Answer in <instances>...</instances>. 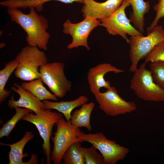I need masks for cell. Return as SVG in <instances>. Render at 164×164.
I'll return each instance as SVG.
<instances>
[{
  "mask_svg": "<svg viewBox=\"0 0 164 164\" xmlns=\"http://www.w3.org/2000/svg\"><path fill=\"white\" fill-rule=\"evenodd\" d=\"M28 14L23 13L16 8H8L7 11L11 20L19 25L27 34L28 45L46 51L50 35L47 32V19L39 15L33 7Z\"/></svg>",
  "mask_w": 164,
  "mask_h": 164,
  "instance_id": "cell-1",
  "label": "cell"
},
{
  "mask_svg": "<svg viewBox=\"0 0 164 164\" xmlns=\"http://www.w3.org/2000/svg\"><path fill=\"white\" fill-rule=\"evenodd\" d=\"M15 59L19 65L14 71V75L25 81L41 78L39 68L48 61L43 51L36 47L28 45L22 49Z\"/></svg>",
  "mask_w": 164,
  "mask_h": 164,
  "instance_id": "cell-2",
  "label": "cell"
},
{
  "mask_svg": "<svg viewBox=\"0 0 164 164\" xmlns=\"http://www.w3.org/2000/svg\"><path fill=\"white\" fill-rule=\"evenodd\" d=\"M145 62L134 72L130 87L139 98L145 101H164V89L154 81L150 70L146 68Z\"/></svg>",
  "mask_w": 164,
  "mask_h": 164,
  "instance_id": "cell-3",
  "label": "cell"
},
{
  "mask_svg": "<svg viewBox=\"0 0 164 164\" xmlns=\"http://www.w3.org/2000/svg\"><path fill=\"white\" fill-rule=\"evenodd\" d=\"M143 36H130L129 56L131 64L129 71L133 73L137 69L139 60L145 56L157 44L164 41V30L162 25H157Z\"/></svg>",
  "mask_w": 164,
  "mask_h": 164,
  "instance_id": "cell-4",
  "label": "cell"
},
{
  "mask_svg": "<svg viewBox=\"0 0 164 164\" xmlns=\"http://www.w3.org/2000/svg\"><path fill=\"white\" fill-rule=\"evenodd\" d=\"M56 124L57 128L54 136L51 138L54 144L51 159L54 164H59L64 152L72 144L77 142H83L79 137L84 133L63 117Z\"/></svg>",
  "mask_w": 164,
  "mask_h": 164,
  "instance_id": "cell-5",
  "label": "cell"
},
{
  "mask_svg": "<svg viewBox=\"0 0 164 164\" xmlns=\"http://www.w3.org/2000/svg\"><path fill=\"white\" fill-rule=\"evenodd\" d=\"M63 114L59 112H53L50 109L43 110L38 114L29 113L25 114L21 120L28 121L34 125L43 140L42 146L44 153L46 156V163L51 164V151L50 139L52 128L55 124L63 117Z\"/></svg>",
  "mask_w": 164,
  "mask_h": 164,
  "instance_id": "cell-6",
  "label": "cell"
},
{
  "mask_svg": "<svg viewBox=\"0 0 164 164\" xmlns=\"http://www.w3.org/2000/svg\"><path fill=\"white\" fill-rule=\"evenodd\" d=\"M63 63H47L39 69L41 78L57 97L63 98L71 90L72 82L65 76Z\"/></svg>",
  "mask_w": 164,
  "mask_h": 164,
  "instance_id": "cell-7",
  "label": "cell"
},
{
  "mask_svg": "<svg viewBox=\"0 0 164 164\" xmlns=\"http://www.w3.org/2000/svg\"><path fill=\"white\" fill-rule=\"evenodd\" d=\"M79 138L96 147L103 156L104 164H115L123 160L129 152L127 148L108 139L101 132L84 133Z\"/></svg>",
  "mask_w": 164,
  "mask_h": 164,
  "instance_id": "cell-8",
  "label": "cell"
},
{
  "mask_svg": "<svg viewBox=\"0 0 164 164\" xmlns=\"http://www.w3.org/2000/svg\"><path fill=\"white\" fill-rule=\"evenodd\" d=\"M130 5L128 0H123L120 7L109 17L100 20L101 26L106 28L109 34L120 36L128 44L129 39L128 35L143 36L142 33L131 24L126 16L125 10Z\"/></svg>",
  "mask_w": 164,
  "mask_h": 164,
  "instance_id": "cell-9",
  "label": "cell"
},
{
  "mask_svg": "<svg viewBox=\"0 0 164 164\" xmlns=\"http://www.w3.org/2000/svg\"><path fill=\"white\" fill-rule=\"evenodd\" d=\"M94 95L100 109L108 116L114 117L124 114L137 109L134 102L127 101L122 98L114 87L111 86L106 91H100Z\"/></svg>",
  "mask_w": 164,
  "mask_h": 164,
  "instance_id": "cell-10",
  "label": "cell"
},
{
  "mask_svg": "<svg viewBox=\"0 0 164 164\" xmlns=\"http://www.w3.org/2000/svg\"><path fill=\"white\" fill-rule=\"evenodd\" d=\"M98 26H101L100 20L89 16L77 23H72L70 19H67L63 23V31L72 37V41L67 46V48L71 49L83 46L90 50L87 43L88 36L92 30Z\"/></svg>",
  "mask_w": 164,
  "mask_h": 164,
  "instance_id": "cell-11",
  "label": "cell"
},
{
  "mask_svg": "<svg viewBox=\"0 0 164 164\" xmlns=\"http://www.w3.org/2000/svg\"><path fill=\"white\" fill-rule=\"evenodd\" d=\"M111 72L117 73L124 71L108 63L99 64L89 69L87 79L90 91L94 95L100 92L101 88L107 89L111 87L110 82L106 80L104 77L107 73Z\"/></svg>",
  "mask_w": 164,
  "mask_h": 164,
  "instance_id": "cell-12",
  "label": "cell"
},
{
  "mask_svg": "<svg viewBox=\"0 0 164 164\" xmlns=\"http://www.w3.org/2000/svg\"><path fill=\"white\" fill-rule=\"evenodd\" d=\"M123 0H107L99 2L94 0H83L81 12L84 18L89 16L100 20L107 19L121 5Z\"/></svg>",
  "mask_w": 164,
  "mask_h": 164,
  "instance_id": "cell-13",
  "label": "cell"
},
{
  "mask_svg": "<svg viewBox=\"0 0 164 164\" xmlns=\"http://www.w3.org/2000/svg\"><path fill=\"white\" fill-rule=\"evenodd\" d=\"M11 89L20 96L17 101H15L13 95L11 96L7 103L8 107L12 109L16 107H23L32 110L36 114L40 113L46 109L42 101L34 95L23 88L21 85L17 83L13 84Z\"/></svg>",
  "mask_w": 164,
  "mask_h": 164,
  "instance_id": "cell-14",
  "label": "cell"
},
{
  "mask_svg": "<svg viewBox=\"0 0 164 164\" xmlns=\"http://www.w3.org/2000/svg\"><path fill=\"white\" fill-rule=\"evenodd\" d=\"M34 135L31 131L27 132L23 137L19 141L11 144L1 143L0 144L10 147V150L9 152V164H37L38 162L36 155L32 154L30 159L25 162L22 161L23 158L27 156L28 154H24L23 150L26 143L32 139Z\"/></svg>",
  "mask_w": 164,
  "mask_h": 164,
  "instance_id": "cell-15",
  "label": "cell"
},
{
  "mask_svg": "<svg viewBox=\"0 0 164 164\" xmlns=\"http://www.w3.org/2000/svg\"><path fill=\"white\" fill-rule=\"evenodd\" d=\"M132 7V11L130 14L129 20L133 23L134 26L142 33L144 32V15L148 13L150 9L149 1L144 0H128Z\"/></svg>",
  "mask_w": 164,
  "mask_h": 164,
  "instance_id": "cell-16",
  "label": "cell"
},
{
  "mask_svg": "<svg viewBox=\"0 0 164 164\" xmlns=\"http://www.w3.org/2000/svg\"><path fill=\"white\" fill-rule=\"evenodd\" d=\"M88 97L85 95H81L77 99L69 101L53 102L48 100L42 101L46 109H54L62 113L66 120L69 121L70 119L71 112L75 108L81 106L88 101Z\"/></svg>",
  "mask_w": 164,
  "mask_h": 164,
  "instance_id": "cell-17",
  "label": "cell"
},
{
  "mask_svg": "<svg viewBox=\"0 0 164 164\" xmlns=\"http://www.w3.org/2000/svg\"><path fill=\"white\" fill-rule=\"evenodd\" d=\"M95 106L93 102L85 103L79 109L73 111L69 121L74 127H85L89 131L92 129L90 124V117Z\"/></svg>",
  "mask_w": 164,
  "mask_h": 164,
  "instance_id": "cell-18",
  "label": "cell"
},
{
  "mask_svg": "<svg viewBox=\"0 0 164 164\" xmlns=\"http://www.w3.org/2000/svg\"><path fill=\"white\" fill-rule=\"evenodd\" d=\"M41 78L28 82H22L21 85L25 90L29 91L40 101L51 100L58 101L57 97L48 91L44 86Z\"/></svg>",
  "mask_w": 164,
  "mask_h": 164,
  "instance_id": "cell-19",
  "label": "cell"
},
{
  "mask_svg": "<svg viewBox=\"0 0 164 164\" xmlns=\"http://www.w3.org/2000/svg\"><path fill=\"white\" fill-rule=\"evenodd\" d=\"M18 65V62L15 59L6 63L4 68L0 71V104L10 94L11 91L5 89V87L9 78Z\"/></svg>",
  "mask_w": 164,
  "mask_h": 164,
  "instance_id": "cell-20",
  "label": "cell"
},
{
  "mask_svg": "<svg viewBox=\"0 0 164 164\" xmlns=\"http://www.w3.org/2000/svg\"><path fill=\"white\" fill-rule=\"evenodd\" d=\"M81 142L72 144L66 151L62 157L64 164H85Z\"/></svg>",
  "mask_w": 164,
  "mask_h": 164,
  "instance_id": "cell-21",
  "label": "cell"
},
{
  "mask_svg": "<svg viewBox=\"0 0 164 164\" xmlns=\"http://www.w3.org/2000/svg\"><path fill=\"white\" fill-rule=\"evenodd\" d=\"M16 112L12 117L3 124L0 129V138L8 137L17 123L25 114L33 111L26 108L16 107L15 108Z\"/></svg>",
  "mask_w": 164,
  "mask_h": 164,
  "instance_id": "cell-22",
  "label": "cell"
},
{
  "mask_svg": "<svg viewBox=\"0 0 164 164\" xmlns=\"http://www.w3.org/2000/svg\"><path fill=\"white\" fill-rule=\"evenodd\" d=\"M150 63V70L154 82L164 89V62L155 61Z\"/></svg>",
  "mask_w": 164,
  "mask_h": 164,
  "instance_id": "cell-23",
  "label": "cell"
},
{
  "mask_svg": "<svg viewBox=\"0 0 164 164\" xmlns=\"http://www.w3.org/2000/svg\"><path fill=\"white\" fill-rule=\"evenodd\" d=\"M97 150L93 145L89 148L82 147L85 164H104L103 156L97 152Z\"/></svg>",
  "mask_w": 164,
  "mask_h": 164,
  "instance_id": "cell-24",
  "label": "cell"
},
{
  "mask_svg": "<svg viewBox=\"0 0 164 164\" xmlns=\"http://www.w3.org/2000/svg\"><path fill=\"white\" fill-rule=\"evenodd\" d=\"M155 61L164 62V41L156 45L145 57L146 64Z\"/></svg>",
  "mask_w": 164,
  "mask_h": 164,
  "instance_id": "cell-25",
  "label": "cell"
},
{
  "mask_svg": "<svg viewBox=\"0 0 164 164\" xmlns=\"http://www.w3.org/2000/svg\"><path fill=\"white\" fill-rule=\"evenodd\" d=\"M153 7L155 12V16L150 25L147 28V33L150 32L153 28L158 25L159 20L164 18V0H160Z\"/></svg>",
  "mask_w": 164,
  "mask_h": 164,
  "instance_id": "cell-26",
  "label": "cell"
},
{
  "mask_svg": "<svg viewBox=\"0 0 164 164\" xmlns=\"http://www.w3.org/2000/svg\"><path fill=\"white\" fill-rule=\"evenodd\" d=\"M54 1H57L61 2L65 4H71L74 2L79 3L83 4V0H54Z\"/></svg>",
  "mask_w": 164,
  "mask_h": 164,
  "instance_id": "cell-27",
  "label": "cell"
},
{
  "mask_svg": "<svg viewBox=\"0 0 164 164\" xmlns=\"http://www.w3.org/2000/svg\"><path fill=\"white\" fill-rule=\"evenodd\" d=\"M6 45L5 44V43H1L0 44V48L1 49H2L4 48Z\"/></svg>",
  "mask_w": 164,
  "mask_h": 164,
  "instance_id": "cell-28",
  "label": "cell"
},
{
  "mask_svg": "<svg viewBox=\"0 0 164 164\" xmlns=\"http://www.w3.org/2000/svg\"><path fill=\"white\" fill-rule=\"evenodd\" d=\"M163 29H164V27H163Z\"/></svg>",
  "mask_w": 164,
  "mask_h": 164,
  "instance_id": "cell-29",
  "label": "cell"
},
{
  "mask_svg": "<svg viewBox=\"0 0 164 164\" xmlns=\"http://www.w3.org/2000/svg\"><path fill=\"white\" fill-rule=\"evenodd\" d=\"M158 0V1H159L160 0Z\"/></svg>",
  "mask_w": 164,
  "mask_h": 164,
  "instance_id": "cell-30",
  "label": "cell"
}]
</instances>
